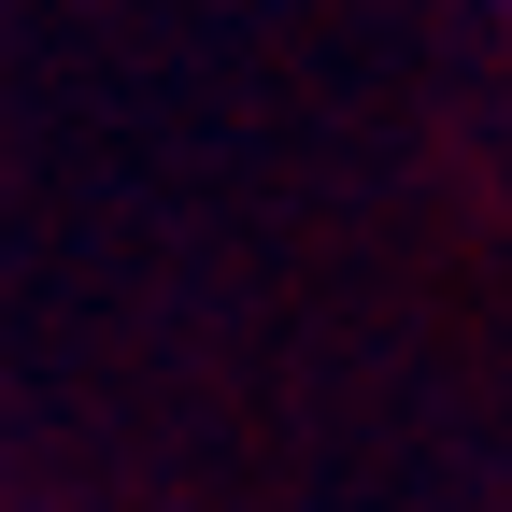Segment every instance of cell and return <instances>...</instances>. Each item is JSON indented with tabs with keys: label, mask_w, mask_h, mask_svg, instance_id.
I'll return each instance as SVG.
<instances>
[]
</instances>
